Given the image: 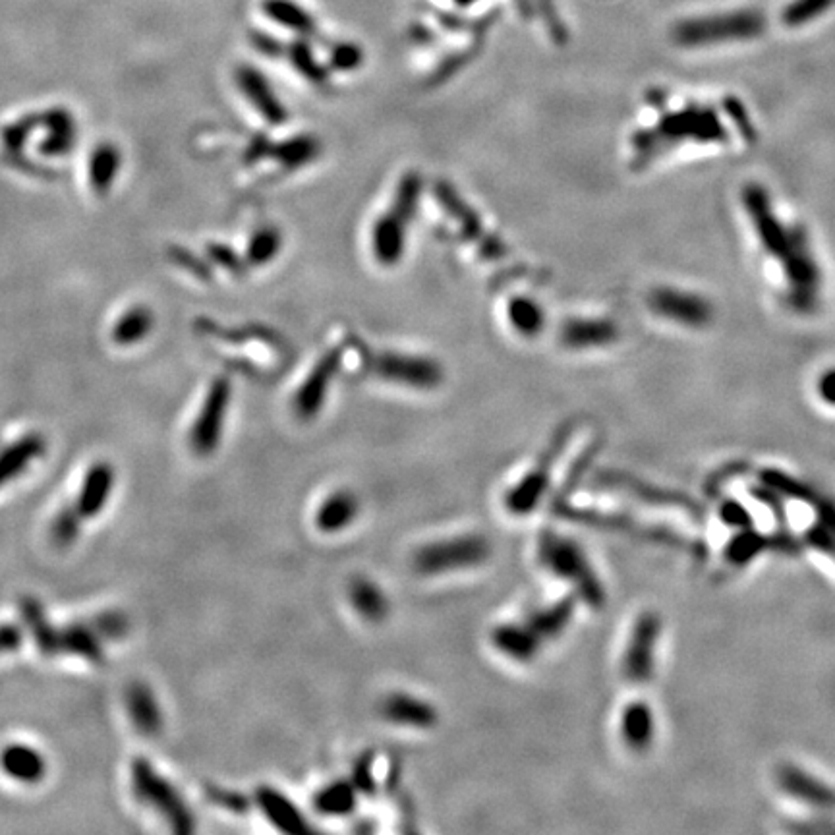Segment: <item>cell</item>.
Segmentation results:
<instances>
[{
    "label": "cell",
    "instance_id": "1",
    "mask_svg": "<svg viewBox=\"0 0 835 835\" xmlns=\"http://www.w3.org/2000/svg\"><path fill=\"white\" fill-rule=\"evenodd\" d=\"M741 205L760 248L779 261L787 306L799 316L816 314L822 304L824 273L807 229L785 221L776 211L770 192L758 182L743 186Z\"/></svg>",
    "mask_w": 835,
    "mask_h": 835
},
{
    "label": "cell",
    "instance_id": "2",
    "mask_svg": "<svg viewBox=\"0 0 835 835\" xmlns=\"http://www.w3.org/2000/svg\"><path fill=\"white\" fill-rule=\"evenodd\" d=\"M729 132L723 126L720 115L710 105L689 103L683 109L669 111L646 130L633 136V159L638 167H644L663 153L685 144H727Z\"/></svg>",
    "mask_w": 835,
    "mask_h": 835
},
{
    "label": "cell",
    "instance_id": "3",
    "mask_svg": "<svg viewBox=\"0 0 835 835\" xmlns=\"http://www.w3.org/2000/svg\"><path fill=\"white\" fill-rule=\"evenodd\" d=\"M766 28L768 20L760 10L737 8L681 20L671 28V39L683 49H704L721 43L754 41L766 33Z\"/></svg>",
    "mask_w": 835,
    "mask_h": 835
},
{
    "label": "cell",
    "instance_id": "4",
    "mask_svg": "<svg viewBox=\"0 0 835 835\" xmlns=\"http://www.w3.org/2000/svg\"><path fill=\"white\" fill-rule=\"evenodd\" d=\"M420 194L422 178L416 173L404 174L391 209L377 219L372 232V250L375 260L383 267H393L403 258L406 231L418 209Z\"/></svg>",
    "mask_w": 835,
    "mask_h": 835
},
{
    "label": "cell",
    "instance_id": "5",
    "mask_svg": "<svg viewBox=\"0 0 835 835\" xmlns=\"http://www.w3.org/2000/svg\"><path fill=\"white\" fill-rule=\"evenodd\" d=\"M132 789L136 799L157 810L176 834L188 835L196 830L194 814L180 793L145 758H136L132 764Z\"/></svg>",
    "mask_w": 835,
    "mask_h": 835
},
{
    "label": "cell",
    "instance_id": "6",
    "mask_svg": "<svg viewBox=\"0 0 835 835\" xmlns=\"http://www.w3.org/2000/svg\"><path fill=\"white\" fill-rule=\"evenodd\" d=\"M490 553V544L486 538L466 534L418 549L412 557V565L420 575H445L451 571L482 565L490 559Z\"/></svg>",
    "mask_w": 835,
    "mask_h": 835
},
{
    "label": "cell",
    "instance_id": "7",
    "mask_svg": "<svg viewBox=\"0 0 835 835\" xmlns=\"http://www.w3.org/2000/svg\"><path fill=\"white\" fill-rule=\"evenodd\" d=\"M540 561L548 567L553 575L563 576L571 582H575L576 590L580 596L594 605L602 602V588L592 575L590 565L586 563L582 551L576 544L567 538L555 536V534H544L540 538Z\"/></svg>",
    "mask_w": 835,
    "mask_h": 835
},
{
    "label": "cell",
    "instance_id": "8",
    "mask_svg": "<svg viewBox=\"0 0 835 835\" xmlns=\"http://www.w3.org/2000/svg\"><path fill=\"white\" fill-rule=\"evenodd\" d=\"M652 314L687 329H706L714 321V304L700 292L685 288L656 287L648 294Z\"/></svg>",
    "mask_w": 835,
    "mask_h": 835
},
{
    "label": "cell",
    "instance_id": "9",
    "mask_svg": "<svg viewBox=\"0 0 835 835\" xmlns=\"http://www.w3.org/2000/svg\"><path fill=\"white\" fill-rule=\"evenodd\" d=\"M231 401V383L225 377H219L211 383V389L203 401L198 420L192 428L190 445L196 455L209 457L221 443L223 428Z\"/></svg>",
    "mask_w": 835,
    "mask_h": 835
},
{
    "label": "cell",
    "instance_id": "10",
    "mask_svg": "<svg viewBox=\"0 0 835 835\" xmlns=\"http://www.w3.org/2000/svg\"><path fill=\"white\" fill-rule=\"evenodd\" d=\"M375 374L412 389H435L443 381L441 366L424 356L385 352L375 358Z\"/></svg>",
    "mask_w": 835,
    "mask_h": 835
},
{
    "label": "cell",
    "instance_id": "11",
    "mask_svg": "<svg viewBox=\"0 0 835 835\" xmlns=\"http://www.w3.org/2000/svg\"><path fill=\"white\" fill-rule=\"evenodd\" d=\"M341 360L339 350H331L321 356V360L312 368V372L302 381L298 393L294 395V410L302 420L316 418L327 399L333 377L337 374Z\"/></svg>",
    "mask_w": 835,
    "mask_h": 835
},
{
    "label": "cell",
    "instance_id": "12",
    "mask_svg": "<svg viewBox=\"0 0 835 835\" xmlns=\"http://www.w3.org/2000/svg\"><path fill=\"white\" fill-rule=\"evenodd\" d=\"M619 327L605 317H575L561 327V343L573 350L604 348L617 343Z\"/></svg>",
    "mask_w": 835,
    "mask_h": 835
},
{
    "label": "cell",
    "instance_id": "13",
    "mask_svg": "<svg viewBox=\"0 0 835 835\" xmlns=\"http://www.w3.org/2000/svg\"><path fill=\"white\" fill-rule=\"evenodd\" d=\"M236 82L244 97L252 103V107L260 113L269 124L277 126L287 120V107L281 103V99L275 95L273 87L265 80V76L256 68L242 66L236 74Z\"/></svg>",
    "mask_w": 835,
    "mask_h": 835
},
{
    "label": "cell",
    "instance_id": "14",
    "mask_svg": "<svg viewBox=\"0 0 835 835\" xmlns=\"http://www.w3.org/2000/svg\"><path fill=\"white\" fill-rule=\"evenodd\" d=\"M379 712L385 720L412 729H430L437 723V710L432 704L406 692H393L383 698Z\"/></svg>",
    "mask_w": 835,
    "mask_h": 835
},
{
    "label": "cell",
    "instance_id": "15",
    "mask_svg": "<svg viewBox=\"0 0 835 835\" xmlns=\"http://www.w3.org/2000/svg\"><path fill=\"white\" fill-rule=\"evenodd\" d=\"M551 455L544 457V461L538 462L515 488L507 491L505 495V505L509 509V513L513 515H530L538 503L542 501L544 493L548 491L549 478H551Z\"/></svg>",
    "mask_w": 835,
    "mask_h": 835
},
{
    "label": "cell",
    "instance_id": "16",
    "mask_svg": "<svg viewBox=\"0 0 835 835\" xmlns=\"http://www.w3.org/2000/svg\"><path fill=\"white\" fill-rule=\"evenodd\" d=\"M115 488V470L107 462H97L87 470L86 478L74 503L84 519H95L111 499Z\"/></svg>",
    "mask_w": 835,
    "mask_h": 835
},
{
    "label": "cell",
    "instance_id": "17",
    "mask_svg": "<svg viewBox=\"0 0 835 835\" xmlns=\"http://www.w3.org/2000/svg\"><path fill=\"white\" fill-rule=\"evenodd\" d=\"M128 716L145 737H157L163 731V710L157 696L144 683H132L126 691Z\"/></svg>",
    "mask_w": 835,
    "mask_h": 835
},
{
    "label": "cell",
    "instance_id": "18",
    "mask_svg": "<svg viewBox=\"0 0 835 835\" xmlns=\"http://www.w3.org/2000/svg\"><path fill=\"white\" fill-rule=\"evenodd\" d=\"M493 646L511 660L530 662L540 652L544 640L526 623H507L491 633Z\"/></svg>",
    "mask_w": 835,
    "mask_h": 835
},
{
    "label": "cell",
    "instance_id": "19",
    "mask_svg": "<svg viewBox=\"0 0 835 835\" xmlns=\"http://www.w3.org/2000/svg\"><path fill=\"white\" fill-rule=\"evenodd\" d=\"M45 453V439L37 433H29L18 439L16 443L4 447L0 451V488L8 486L16 478H20L31 462L37 461Z\"/></svg>",
    "mask_w": 835,
    "mask_h": 835
},
{
    "label": "cell",
    "instance_id": "20",
    "mask_svg": "<svg viewBox=\"0 0 835 835\" xmlns=\"http://www.w3.org/2000/svg\"><path fill=\"white\" fill-rule=\"evenodd\" d=\"M2 772L14 781L35 785L47 774V762L43 754L28 745H8L0 754Z\"/></svg>",
    "mask_w": 835,
    "mask_h": 835
},
{
    "label": "cell",
    "instance_id": "21",
    "mask_svg": "<svg viewBox=\"0 0 835 835\" xmlns=\"http://www.w3.org/2000/svg\"><path fill=\"white\" fill-rule=\"evenodd\" d=\"M78 656L87 662H101L103 652V638L89 623H72L66 627H58V656Z\"/></svg>",
    "mask_w": 835,
    "mask_h": 835
},
{
    "label": "cell",
    "instance_id": "22",
    "mask_svg": "<svg viewBox=\"0 0 835 835\" xmlns=\"http://www.w3.org/2000/svg\"><path fill=\"white\" fill-rule=\"evenodd\" d=\"M256 801L267 820L287 834H306L310 832L304 816L294 807L287 797L271 787H261L256 793Z\"/></svg>",
    "mask_w": 835,
    "mask_h": 835
},
{
    "label": "cell",
    "instance_id": "23",
    "mask_svg": "<svg viewBox=\"0 0 835 835\" xmlns=\"http://www.w3.org/2000/svg\"><path fill=\"white\" fill-rule=\"evenodd\" d=\"M360 513L358 497L348 490L331 493L317 509V528L325 534H337L348 528Z\"/></svg>",
    "mask_w": 835,
    "mask_h": 835
},
{
    "label": "cell",
    "instance_id": "24",
    "mask_svg": "<svg viewBox=\"0 0 835 835\" xmlns=\"http://www.w3.org/2000/svg\"><path fill=\"white\" fill-rule=\"evenodd\" d=\"M348 600L354 611L368 623H381L389 615L385 592L370 578H354L348 588Z\"/></svg>",
    "mask_w": 835,
    "mask_h": 835
},
{
    "label": "cell",
    "instance_id": "25",
    "mask_svg": "<svg viewBox=\"0 0 835 835\" xmlns=\"http://www.w3.org/2000/svg\"><path fill=\"white\" fill-rule=\"evenodd\" d=\"M20 611L26 629L31 633L39 652L47 658L58 656V627L49 621L43 605L33 598H24L20 604Z\"/></svg>",
    "mask_w": 835,
    "mask_h": 835
},
{
    "label": "cell",
    "instance_id": "26",
    "mask_svg": "<svg viewBox=\"0 0 835 835\" xmlns=\"http://www.w3.org/2000/svg\"><path fill=\"white\" fill-rule=\"evenodd\" d=\"M261 10L269 20L300 35H314L316 20L308 10L292 0H263Z\"/></svg>",
    "mask_w": 835,
    "mask_h": 835
},
{
    "label": "cell",
    "instance_id": "27",
    "mask_svg": "<svg viewBox=\"0 0 835 835\" xmlns=\"http://www.w3.org/2000/svg\"><path fill=\"white\" fill-rule=\"evenodd\" d=\"M656 638V623L648 617L638 625L636 634H634L633 642L629 646V654H627V673L631 679H644L648 675L650 669V658H652V644Z\"/></svg>",
    "mask_w": 835,
    "mask_h": 835
},
{
    "label": "cell",
    "instance_id": "28",
    "mask_svg": "<svg viewBox=\"0 0 835 835\" xmlns=\"http://www.w3.org/2000/svg\"><path fill=\"white\" fill-rule=\"evenodd\" d=\"M575 611V605L571 600H563L557 604L549 605L546 609H538L534 611L528 619H524V623L538 634L542 640H549L559 636L561 631L569 625L571 615Z\"/></svg>",
    "mask_w": 835,
    "mask_h": 835
},
{
    "label": "cell",
    "instance_id": "29",
    "mask_svg": "<svg viewBox=\"0 0 835 835\" xmlns=\"http://www.w3.org/2000/svg\"><path fill=\"white\" fill-rule=\"evenodd\" d=\"M358 789L348 781H335L316 795V810L325 816H346L356 808Z\"/></svg>",
    "mask_w": 835,
    "mask_h": 835
},
{
    "label": "cell",
    "instance_id": "30",
    "mask_svg": "<svg viewBox=\"0 0 835 835\" xmlns=\"http://www.w3.org/2000/svg\"><path fill=\"white\" fill-rule=\"evenodd\" d=\"M507 317L522 337H536L546 325L544 310L532 298H513L507 306Z\"/></svg>",
    "mask_w": 835,
    "mask_h": 835
},
{
    "label": "cell",
    "instance_id": "31",
    "mask_svg": "<svg viewBox=\"0 0 835 835\" xmlns=\"http://www.w3.org/2000/svg\"><path fill=\"white\" fill-rule=\"evenodd\" d=\"M120 167V153L115 145H99L89 159V180L97 192H107Z\"/></svg>",
    "mask_w": 835,
    "mask_h": 835
},
{
    "label": "cell",
    "instance_id": "32",
    "mask_svg": "<svg viewBox=\"0 0 835 835\" xmlns=\"http://www.w3.org/2000/svg\"><path fill=\"white\" fill-rule=\"evenodd\" d=\"M834 6L835 0H791L781 10V24L785 28H803L822 18Z\"/></svg>",
    "mask_w": 835,
    "mask_h": 835
},
{
    "label": "cell",
    "instance_id": "33",
    "mask_svg": "<svg viewBox=\"0 0 835 835\" xmlns=\"http://www.w3.org/2000/svg\"><path fill=\"white\" fill-rule=\"evenodd\" d=\"M151 327H153L151 312L144 306H138V308H132L126 316L118 319L115 331H113V339L116 345H136L151 331Z\"/></svg>",
    "mask_w": 835,
    "mask_h": 835
},
{
    "label": "cell",
    "instance_id": "34",
    "mask_svg": "<svg viewBox=\"0 0 835 835\" xmlns=\"http://www.w3.org/2000/svg\"><path fill=\"white\" fill-rule=\"evenodd\" d=\"M45 124L49 128V138L41 145V151L49 155H60L66 153L74 145L76 128L68 113L64 111H53L45 118Z\"/></svg>",
    "mask_w": 835,
    "mask_h": 835
},
{
    "label": "cell",
    "instance_id": "35",
    "mask_svg": "<svg viewBox=\"0 0 835 835\" xmlns=\"http://www.w3.org/2000/svg\"><path fill=\"white\" fill-rule=\"evenodd\" d=\"M275 159L285 165L287 169H298L302 165L312 163L319 153V144L316 138L310 136H298L292 138L285 144H279L275 147Z\"/></svg>",
    "mask_w": 835,
    "mask_h": 835
},
{
    "label": "cell",
    "instance_id": "36",
    "mask_svg": "<svg viewBox=\"0 0 835 835\" xmlns=\"http://www.w3.org/2000/svg\"><path fill=\"white\" fill-rule=\"evenodd\" d=\"M82 520L84 517L76 505H66L64 509L58 511L51 526V538L58 548H68L78 540L80 530H82Z\"/></svg>",
    "mask_w": 835,
    "mask_h": 835
},
{
    "label": "cell",
    "instance_id": "37",
    "mask_svg": "<svg viewBox=\"0 0 835 835\" xmlns=\"http://www.w3.org/2000/svg\"><path fill=\"white\" fill-rule=\"evenodd\" d=\"M288 55H290L292 66L306 80H310L314 84H323L327 80V70L317 62V58L314 57V53H312V49H310V45L306 41H302V39L300 41H294L288 47Z\"/></svg>",
    "mask_w": 835,
    "mask_h": 835
},
{
    "label": "cell",
    "instance_id": "38",
    "mask_svg": "<svg viewBox=\"0 0 835 835\" xmlns=\"http://www.w3.org/2000/svg\"><path fill=\"white\" fill-rule=\"evenodd\" d=\"M281 246H283L281 232L275 229H261L250 240L248 260L252 265H265L281 252Z\"/></svg>",
    "mask_w": 835,
    "mask_h": 835
},
{
    "label": "cell",
    "instance_id": "39",
    "mask_svg": "<svg viewBox=\"0 0 835 835\" xmlns=\"http://www.w3.org/2000/svg\"><path fill=\"white\" fill-rule=\"evenodd\" d=\"M103 640H118L128 633V619L118 611H105L91 621Z\"/></svg>",
    "mask_w": 835,
    "mask_h": 835
},
{
    "label": "cell",
    "instance_id": "40",
    "mask_svg": "<svg viewBox=\"0 0 835 835\" xmlns=\"http://www.w3.org/2000/svg\"><path fill=\"white\" fill-rule=\"evenodd\" d=\"M648 725H650V720H648V714L642 706L629 708V712L625 716V737H627V741L634 747L644 743V739L650 731Z\"/></svg>",
    "mask_w": 835,
    "mask_h": 835
},
{
    "label": "cell",
    "instance_id": "41",
    "mask_svg": "<svg viewBox=\"0 0 835 835\" xmlns=\"http://www.w3.org/2000/svg\"><path fill=\"white\" fill-rule=\"evenodd\" d=\"M331 64L339 70H354L362 64V51L358 45L352 43H341L335 45L331 51Z\"/></svg>",
    "mask_w": 835,
    "mask_h": 835
},
{
    "label": "cell",
    "instance_id": "42",
    "mask_svg": "<svg viewBox=\"0 0 835 835\" xmlns=\"http://www.w3.org/2000/svg\"><path fill=\"white\" fill-rule=\"evenodd\" d=\"M24 644V631L16 625L4 623L0 625V656L18 652V648Z\"/></svg>",
    "mask_w": 835,
    "mask_h": 835
},
{
    "label": "cell",
    "instance_id": "43",
    "mask_svg": "<svg viewBox=\"0 0 835 835\" xmlns=\"http://www.w3.org/2000/svg\"><path fill=\"white\" fill-rule=\"evenodd\" d=\"M209 795L221 807L231 808V810H236V812L242 810V808H246V801L242 799V795L227 793V791H217V789H213Z\"/></svg>",
    "mask_w": 835,
    "mask_h": 835
},
{
    "label": "cell",
    "instance_id": "44",
    "mask_svg": "<svg viewBox=\"0 0 835 835\" xmlns=\"http://www.w3.org/2000/svg\"><path fill=\"white\" fill-rule=\"evenodd\" d=\"M818 393L828 404H835V368L826 370L818 379Z\"/></svg>",
    "mask_w": 835,
    "mask_h": 835
}]
</instances>
